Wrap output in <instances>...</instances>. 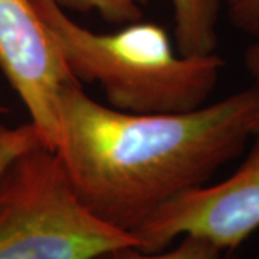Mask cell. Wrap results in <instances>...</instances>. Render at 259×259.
<instances>
[{"label":"cell","mask_w":259,"mask_h":259,"mask_svg":"<svg viewBox=\"0 0 259 259\" xmlns=\"http://www.w3.org/2000/svg\"><path fill=\"white\" fill-rule=\"evenodd\" d=\"M252 114L250 88L193 111L131 114L102 105L71 82L59 97L56 153L83 207L133 233L239 157L252 137Z\"/></svg>","instance_id":"1"},{"label":"cell","mask_w":259,"mask_h":259,"mask_svg":"<svg viewBox=\"0 0 259 259\" xmlns=\"http://www.w3.org/2000/svg\"><path fill=\"white\" fill-rule=\"evenodd\" d=\"M68 72L95 83L108 107L131 114H173L203 107L214 91L223 59L185 56L164 29L134 22L112 33L76 23L55 0H30Z\"/></svg>","instance_id":"2"},{"label":"cell","mask_w":259,"mask_h":259,"mask_svg":"<svg viewBox=\"0 0 259 259\" xmlns=\"http://www.w3.org/2000/svg\"><path fill=\"white\" fill-rule=\"evenodd\" d=\"M133 245L76 197L55 150L37 146L0 175V259H90Z\"/></svg>","instance_id":"3"},{"label":"cell","mask_w":259,"mask_h":259,"mask_svg":"<svg viewBox=\"0 0 259 259\" xmlns=\"http://www.w3.org/2000/svg\"><path fill=\"white\" fill-rule=\"evenodd\" d=\"M245 160L221 183L179 194L131 235L144 252L167 249L179 236H197L236 250L259 228V134Z\"/></svg>","instance_id":"4"},{"label":"cell","mask_w":259,"mask_h":259,"mask_svg":"<svg viewBox=\"0 0 259 259\" xmlns=\"http://www.w3.org/2000/svg\"><path fill=\"white\" fill-rule=\"evenodd\" d=\"M0 69L45 144L56 151L61 140V91L76 81L30 0H0Z\"/></svg>","instance_id":"5"},{"label":"cell","mask_w":259,"mask_h":259,"mask_svg":"<svg viewBox=\"0 0 259 259\" xmlns=\"http://www.w3.org/2000/svg\"><path fill=\"white\" fill-rule=\"evenodd\" d=\"M175 47L180 55L216 54L222 0H171Z\"/></svg>","instance_id":"6"},{"label":"cell","mask_w":259,"mask_h":259,"mask_svg":"<svg viewBox=\"0 0 259 259\" xmlns=\"http://www.w3.org/2000/svg\"><path fill=\"white\" fill-rule=\"evenodd\" d=\"M90 259H238L235 250H222L212 242L185 235L173 249L144 252L133 245L102 250Z\"/></svg>","instance_id":"7"},{"label":"cell","mask_w":259,"mask_h":259,"mask_svg":"<svg viewBox=\"0 0 259 259\" xmlns=\"http://www.w3.org/2000/svg\"><path fill=\"white\" fill-rule=\"evenodd\" d=\"M65 12H97L105 22L125 26L143 20L144 8L150 0H55Z\"/></svg>","instance_id":"8"},{"label":"cell","mask_w":259,"mask_h":259,"mask_svg":"<svg viewBox=\"0 0 259 259\" xmlns=\"http://www.w3.org/2000/svg\"><path fill=\"white\" fill-rule=\"evenodd\" d=\"M37 146L47 144L30 121L18 127L0 124V175L15 158Z\"/></svg>","instance_id":"9"},{"label":"cell","mask_w":259,"mask_h":259,"mask_svg":"<svg viewBox=\"0 0 259 259\" xmlns=\"http://www.w3.org/2000/svg\"><path fill=\"white\" fill-rule=\"evenodd\" d=\"M231 25L252 39H259V0H222Z\"/></svg>","instance_id":"10"},{"label":"cell","mask_w":259,"mask_h":259,"mask_svg":"<svg viewBox=\"0 0 259 259\" xmlns=\"http://www.w3.org/2000/svg\"><path fill=\"white\" fill-rule=\"evenodd\" d=\"M243 65L252 79L250 91L253 94L252 137L259 134V39H253L243 52Z\"/></svg>","instance_id":"11"},{"label":"cell","mask_w":259,"mask_h":259,"mask_svg":"<svg viewBox=\"0 0 259 259\" xmlns=\"http://www.w3.org/2000/svg\"><path fill=\"white\" fill-rule=\"evenodd\" d=\"M6 111H8V108H6L5 105H2V104H0V114H3V112H6Z\"/></svg>","instance_id":"12"}]
</instances>
